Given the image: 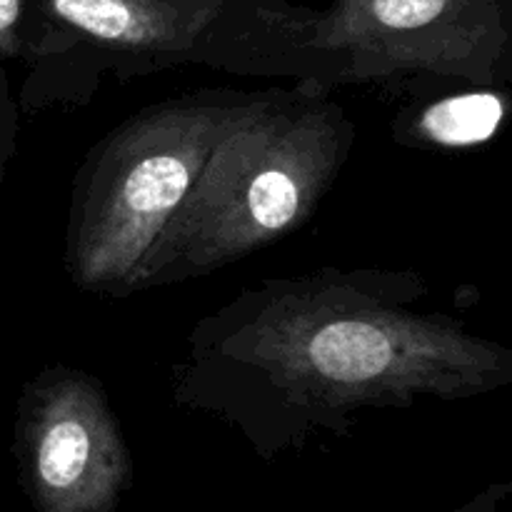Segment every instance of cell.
I'll return each mask as SVG.
<instances>
[{
	"instance_id": "obj_1",
	"label": "cell",
	"mask_w": 512,
	"mask_h": 512,
	"mask_svg": "<svg viewBox=\"0 0 512 512\" xmlns=\"http://www.w3.org/2000/svg\"><path fill=\"white\" fill-rule=\"evenodd\" d=\"M428 293L413 270L263 280L190 330L170 393L273 463L318 433L348 438L365 410L455 403L510 385L512 350L425 310Z\"/></svg>"
},
{
	"instance_id": "obj_2",
	"label": "cell",
	"mask_w": 512,
	"mask_h": 512,
	"mask_svg": "<svg viewBox=\"0 0 512 512\" xmlns=\"http://www.w3.org/2000/svg\"><path fill=\"white\" fill-rule=\"evenodd\" d=\"M353 143L355 123L328 95L255 93L215 140L133 293L205 278L303 228Z\"/></svg>"
},
{
	"instance_id": "obj_3",
	"label": "cell",
	"mask_w": 512,
	"mask_h": 512,
	"mask_svg": "<svg viewBox=\"0 0 512 512\" xmlns=\"http://www.w3.org/2000/svg\"><path fill=\"white\" fill-rule=\"evenodd\" d=\"M310 10L300 0H30L18 108L88 100L103 75L130 80L180 65L293 78L303 88Z\"/></svg>"
},
{
	"instance_id": "obj_4",
	"label": "cell",
	"mask_w": 512,
	"mask_h": 512,
	"mask_svg": "<svg viewBox=\"0 0 512 512\" xmlns=\"http://www.w3.org/2000/svg\"><path fill=\"white\" fill-rule=\"evenodd\" d=\"M255 93L203 88L143 108L88 153L70 190L65 273L93 295H133V278L193 188L225 125Z\"/></svg>"
},
{
	"instance_id": "obj_5",
	"label": "cell",
	"mask_w": 512,
	"mask_h": 512,
	"mask_svg": "<svg viewBox=\"0 0 512 512\" xmlns=\"http://www.w3.org/2000/svg\"><path fill=\"white\" fill-rule=\"evenodd\" d=\"M310 78L403 93L433 85L503 88L512 70V0H330L310 10L300 38Z\"/></svg>"
},
{
	"instance_id": "obj_6",
	"label": "cell",
	"mask_w": 512,
	"mask_h": 512,
	"mask_svg": "<svg viewBox=\"0 0 512 512\" xmlns=\"http://www.w3.org/2000/svg\"><path fill=\"white\" fill-rule=\"evenodd\" d=\"M13 455L33 512H118L133 488V455L108 393L68 365L23 385Z\"/></svg>"
},
{
	"instance_id": "obj_7",
	"label": "cell",
	"mask_w": 512,
	"mask_h": 512,
	"mask_svg": "<svg viewBox=\"0 0 512 512\" xmlns=\"http://www.w3.org/2000/svg\"><path fill=\"white\" fill-rule=\"evenodd\" d=\"M505 113L508 93L503 88H463L400 115L393 138L405 145L473 148L495 138Z\"/></svg>"
},
{
	"instance_id": "obj_8",
	"label": "cell",
	"mask_w": 512,
	"mask_h": 512,
	"mask_svg": "<svg viewBox=\"0 0 512 512\" xmlns=\"http://www.w3.org/2000/svg\"><path fill=\"white\" fill-rule=\"evenodd\" d=\"M18 120V98L13 95V85H10L5 63H0V185H3L5 170L13 160L15 148H18Z\"/></svg>"
},
{
	"instance_id": "obj_9",
	"label": "cell",
	"mask_w": 512,
	"mask_h": 512,
	"mask_svg": "<svg viewBox=\"0 0 512 512\" xmlns=\"http://www.w3.org/2000/svg\"><path fill=\"white\" fill-rule=\"evenodd\" d=\"M30 0H0V63L20 60Z\"/></svg>"
},
{
	"instance_id": "obj_10",
	"label": "cell",
	"mask_w": 512,
	"mask_h": 512,
	"mask_svg": "<svg viewBox=\"0 0 512 512\" xmlns=\"http://www.w3.org/2000/svg\"><path fill=\"white\" fill-rule=\"evenodd\" d=\"M510 493H512V483L488 485V488L480 490L473 500H468V503L450 512H498L500 505L510 498Z\"/></svg>"
}]
</instances>
